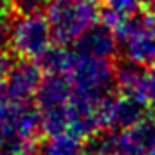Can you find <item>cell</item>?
I'll use <instances>...</instances> for the list:
<instances>
[{
  "instance_id": "6da1fadb",
  "label": "cell",
  "mask_w": 155,
  "mask_h": 155,
  "mask_svg": "<svg viewBox=\"0 0 155 155\" xmlns=\"http://www.w3.org/2000/svg\"><path fill=\"white\" fill-rule=\"evenodd\" d=\"M99 14L98 0H49L45 7L52 40L63 45L75 42L84 30L99 21Z\"/></svg>"
},
{
  "instance_id": "7a4b0ae2",
  "label": "cell",
  "mask_w": 155,
  "mask_h": 155,
  "mask_svg": "<svg viewBox=\"0 0 155 155\" xmlns=\"http://www.w3.org/2000/svg\"><path fill=\"white\" fill-rule=\"evenodd\" d=\"M112 30L126 59L143 66L155 63V19L147 11L122 16Z\"/></svg>"
},
{
  "instance_id": "3957f363",
  "label": "cell",
  "mask_w": 155,
  "mask_h": 155,
  "mask_svg": "<svg viewBox=\"0 0 155 155\" xmlns=\"http://www.w3.org/2000/svg\"><path fill=\"white\" fill-rule=\"evenodd\" d=\"M68 77L75 94L92 101H101L112 94L115 85V66H112L110 59H96L77 54Z\"/></svg>"
},
{
  "instance_id": "277c9868",
  "label": "cell",
  "mask_w": 155,
  "mask_h": 155,
  "mask_svg": "<svg viewBox=\"0 0 155 155\" xmlns=\"http://www.w3.org/2000/svg\"><path fill=\"white\" fill-rule=\"evenodd\" d=\"M7 44L14 54L37 61L52 44V33L45 16H16L11 23Z\"/></svg>"
},
{
  "instance_id": "5b68a950",
  "label": "cell",
  "mask_w": 155,
  "mask_h": 155,
  "mask_svg": "<svg viewBox=\"0 0 155 155\" xmlns=\"http://www.w3.org/2000/svg\"><path fill=\"white\" fill-rule=\"evenodd\" d=\"M147 103L141 99L131 98L122 94L113 98L112 94L103 99L99 113H101V126L113 129H131L138 122L145 119Z\"/></svg>"
},
{
  "instance_id": "8992f818",
  "label": "cell",
  "mask_w": 155,
  "mask_h": 155,
  "mask_svg": "<svg viewBox=\"0 0 155 155\" xmlns=\"http://www.w3.org/2000/svg\"><path fill=\"white\" fill-rule=\"evenodd\" d=\"M119 49L117 37L113 30L101 21H96L73 42V51L78 56L96 58V59H112Z\"/></svg>"
},
{
  "instance_id": "52a82bcc",
  "label": "cell",
  "mask_w": 155,
  "mask_h": 155,
  "mask_svg": "<svg viewBox=\"0 0 155 155\" xmlns=\"http://www.w3.org/2000/svg\"><path fill=\"white\" fill-rule=\"evenodd\" d=\"M42 82V68L35 59H25L12 64L5 75L9 99H30Z\"/></svg>"
},
{
  "instance_id": "ba28073f",
  "label": "cell",
  "mask_w": 155,
  "mask_h": 155,
  "mask_svg": "<svg viewBox=\"0 0 155 155\" xmlns=\"http://www.w3.org/2000/svg\"><path fill=\"white\" fill-rule=\"evenodd\" d=\"M71 92H73V87L66 75L49 73L47 77H42V82L35 92L37 106L38 110L66 106L71 99Z\"/></svg>"
},
{
  "instance_id": "9c48e42d",
  "label": "cell",
  "mask_w": 155,
  "mask_h": 155,
  "mask_svg": "<svg viewBox=\"0 0 155 155\" xmlns=\"http://www.w3.org/2000/svg\"><path fill=\"white\" fill-rule=\"evenodd\" d=\"M147 70L148 66L138 64L124 58V61L115 66V85H119L122 94L131 98L148 101L147 87Z\"/></svg>"
},
{
  "instance_id": "30bf717a",
  "label": "cell",
  "mask_w": 155,
  "mask_h": 155,
  "mask_svg": "<svg viewBox=\"0 0 155 155\" xmlns=\"http://www.w3.org/2000/svg\"><path fill=\"white\" fill-rule=\"evenodd\" d=\"M75 58H77V52L70 51L66 45H63V44L52 45L51 44L45 49V52L37 59V63L40 64V68L45 70L47 73L68 75L73 63H75Z\"/></svg>"
},
{
  "instance_id": "8fae6325",
  "label": "cell",
  "mask_w": 155,
  "mask_h": 155,
  "mask_svg": "<svg viewBox=\"0 0 155 155\" xmlns=\"http://www.w3.org/2000/svg\"><path fill=\"white\" fill-rule=\"evenodd\" d=\"M42 155H84V147L73 134H58L44 147Z\"/></svg>"
},
{
  "instance_id": "7c38bea8",
  "label": "cell",
  "mask_w": 155,
  "mask_h": 155,
  "mask_svg": "<svg viewBox=\"0 0 155 155\" xmlns=\"http://www.w3.org/2000/svg\"><path fill=\"white\" fill-rule=\"evenodd\" d=\"M7 4L14 16H28L42 14L49 0H7Z\"/></svg>"
},
{
  "instance_id": "4fadbf2b",
  "label": "cell",
  "mask_w": 155,
  "mask_h": 155,
  "mask_svg": "<svg viewBox=\"0 0 155 155\" xmlns=\"http://www.w3.org/2000/svg\"><path fill=\"white\" fill-rule=\"evenodd\" d=\"M103 4H105V9H108V11L117 12L120 16H127L141 11L145 0H103Z\"/></svg>"
},
{
  "instance_id": "5bb4252c",
  "label": "cell",
  "mask_w": 155,
  "mask_h": 155,
  "mask_svg": "<svg viewBox=\"0 0 155 155\" xmlns=\"http://www.w3.org/2000/svg\"><path fill=\"white\" fill-rule=\"evenodd\" d=\"M12 64H14L12 52L5 45H0V78H5L9 70L12 68Z\"/></svg>"
},
{
  "instance_id": "9a60e30c",
  "label": "cell",
  "mask_w": 155,
  "mask_h": 155,
  "mask_svg": "<svg viewBox=\"0 0 155 155\" xmlns=\"http://www.w3.org/2000/svg\"><path fill=\"white\" fill-rule=\"evenodd\" d=\"M9 101V92L7 85H5V78H0V106Z\"/></svg>"
},
{
  "instance_id": "2e32d148",
  "label": "cell",
  "mask_w": 155,
  "mask_h": 155,
  "mask_svg": "<svg viewBox=\"0 0 155 155\" xmlns=\"http://www.w3.org/2000/svg\"><path fill=\"white\" fill-rule=\"evenodd\" d=\"M143 11H147L148 14L155 19V0H145V4H143Z\"/></svg>"
},
{
  "instance_id": "e0dca14e",
  "label": "cell",
  "mask_w": 155,
  "mask_h": 155,
  "mask_svg": "<svg viewBox=\"0 0 155 155\" xmlns=\"http://www.w3.org/2000/svg\"><path fill=\"white\" fill-rule=\"evenodd\" d=\"M152 110H153V115H155V98L152 99Z\"/></svg>"
},
{
  "instance_id": "ac0fdd59",
  "label": "cell",
  "mask_w": 155,
  "mask_h": 155,
  "mask_svg": "<svg viewBox=\"0 0 155 155\" xmlns=\"http://www.w3.org/2000/svg\"><path fill=\"white\" fill-rule=\"evenodd\" d=\"M0 2H7V0H0Z\"/></svg>"
}]
</instances>
